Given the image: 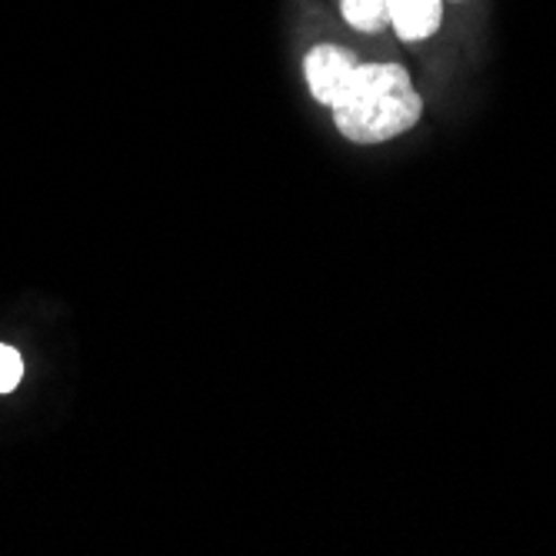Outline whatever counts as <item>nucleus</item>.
Returning <instances> with one entry per match:
<instances>
[{
	"mask_svg": "<svg viewBox=\"0 0 556 556\" xmlns=\"http://www.w3.org/2000/svg\"><path fill=\"white\" fill-rule=\"evenodd\" d=\"M330 111L346 140L383 143L420 124L424 97L400 64H361Z\"/></svg>",
	"mask_w": 556,
	"mask_h": 556,
	"instance_id": "obj_1",
	"label": "nucleus"
},
{
	"mask_svg": "<svg viewBox=\"0 0 556 556\" xmlns=\"http://www.w3.org/2000/svg\"><path fill=\"white\" fill-rule=\"evenodd\" d=\"M24 377V361L21 353L8 343H0V393H11Z\"/></svg>",
	"mask_w": 556,
	"mask_h": 556,
	"instance_id": "obj_5",
	"label": "nucleus"
},
{
	"mask_svg": "<svg viewBox=\"0 0 556 556\" xmlns=\"http://www.w3.org/2000/svg\"><path fill=\"white\" fill-rule=\"evenodd\" d=\"M357 67H361V61L353 58L350 50L333 47V43H317L307 54V61H303V77H307L314 100H320L324 108H333L346 93Z\"/></svg>",
	"mask_w": 556,
	"mask_h": 556,
	"instance_id": "obj_2",
	"label": "nucleus"
},
{
	"mask_svg": "<svg viewBox=\"0 0 556 556\" xmlns=\"http://www.w3.org/2000/svg\"><path fill=\"white\" fill-rule=\"evenodd\" d=\"M340 14L353 30H361V34H377V30L390 27L387 0H340Z\"/></svg>",
	"mask_w": 556,
	"mask_h": 556,
	"instance_id": "obj_4",
	"label": "nucleus"
},
{
	"mask_svg": "<svg viewBox=\"0 0 556 556\" xmlns=\"http://www.w3.org/2000/svg\"><path fill=\"white\" fill-rule=\"evenodd\" d=\"M390 27L400 40H427L440 30L443 0H387Z\"/></svg>",
	"mask_w": 556,
	"mask_h": 556,
	"instance_id": "obj_3",
	"label": "nucleus"
}]
</instances>
